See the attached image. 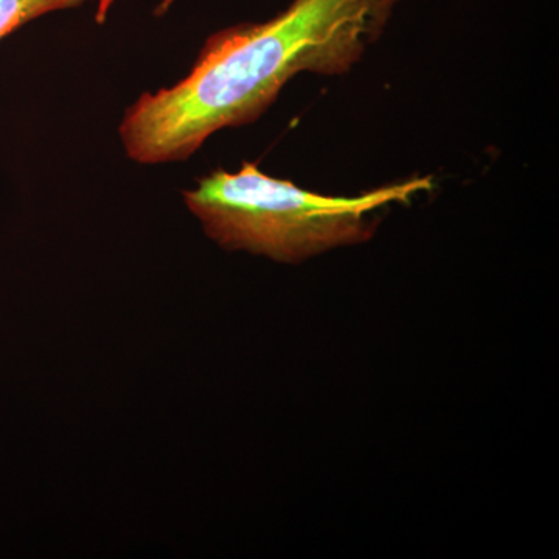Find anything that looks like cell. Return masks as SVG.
Segmentation results:
<instances>
[{
    "label": "cell",
    "mask_w": 559,
    "mask_h": 559,
    "mask_svg": "<svg viewBox=\"0 0 559 559\" xmlns=\"http://www.w3.org/2000/svg\"><path fill=\"white\" fill-rule=\"evenodd\" d=\"M401 0H294L274 20L210 36L189 75L145 92L120 124L130 159H189L224 128L263 116L297 73L344 75L380 39Z\"/></svg>",
    "instance_id": "1"
},
{
    "label": "cell",
    "mask_w": 559,
    "mask_h": 559,
    "mask_svg": "<svg viewBox=\"0 0 559 559\" xmlns=\"http://www.w3.org/2000/svg\"><path fill=\"white\" fill-rule=\"evenodd\" d=\"M430 186V178H414L359 197H325L271 178L257 164L245 162L240 171L210 173L198 180L197 189L182 194L221 248L296 264L369 241L377 231V210L406 204Z\"/></svg>",
    "instance_id": "2"
},
{
    "label": "cell",
    "mask_w": 559,
    "mask_h": 559,
    "mask_svg": "<svg viewBox=\"0 0 559 559\" xmlns=\"http://www.w3.org/2000/svg\"><path fill=\"white\" fill-rule=\"evenodd\" d=\"M86 0H0V39L51 11L76 9Z\"/></svg>",
    "instance_id": "3"
},
{
    "label": "cell",
    "mask_w": 559,
    "mask_h": 559,
    "mask_svg": "<svg viewBox=\"0 0 559 559\" xmlns=\"http://www.w3.org/2000/svg\"><path fill=\"white\" fill-rule=\"evenodd\" d=\"M170 2H173V0H170Z\"/></svg>",
    "instance_id": "4"
}]
</instances>
